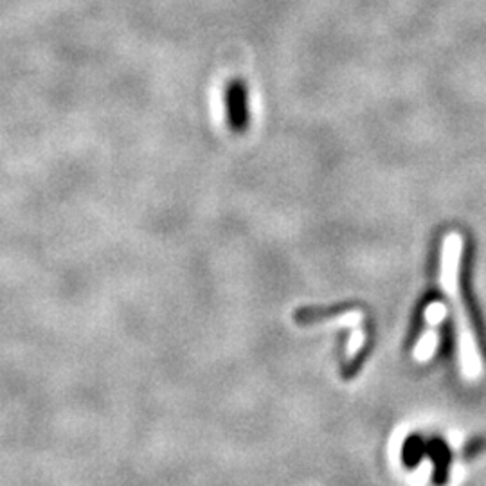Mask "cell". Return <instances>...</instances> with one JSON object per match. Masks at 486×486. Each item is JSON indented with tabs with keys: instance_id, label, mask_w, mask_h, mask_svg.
<instances>
[{
	"instance_id": "obj_1",
	"label": "cell",
	"mask_w": 486,
	"mask_h": 486,
	"mask_svg": "<svg viewBox=\"0 0 486 486\" xmlns=\"http://www.w3.org/2000/svg\"><path fill=\"white\" fill-rule=\"evenodd\" d=\"M463 257V237L460 233H449L444 238L442 263H440V286L449 297L454 310V321L458 330V355L462 375L469 382H476L485 373L483 355L480 351L478 337L471 321V313L462 299L460 274Z\"/></svg>"
},
{
	"instance_id": "obj_2",
	"label": "cell",
	"mask_w": 486,
	"mask_h": 486,
	"mask_svg": "<svg viewBox=\"0 0 486 486\" xmlns=\"http://www.w3.org/2000/svg\"><path fill=\"white\" fill-rule=\"evenodd\" d=\"M438 344H440V337H438V332L435 326H429L427 332H424V335L420 337L418 344L415 346V351H413V357L416 362H427L435 357L436 350H438Z\"/></svg>"
},
{
	"instance_id": "obj_3",
	"label": "cell",
	"mask_w": 486,
	"mask_h": 486,
	"mask_svg": "<svg viewBox=\"0 0 486 486\" xmlns=\"http://www.w3.org/2000/svg\"><path fill=\"white\" fill-rule=\"evenodd\" d=\"M447 313H449V306H447L445 303H442V301H433V303L425 308V312H424V319H425L427 326H435V328H436L438 324H442V322L445 321Z\"/></svg>"
}]
</instances>
